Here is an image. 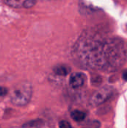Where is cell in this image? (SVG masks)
Segmentation results:
<instances>
[{"instance_id": "cell-1", "label": "cell", "mask_w": 127, "mask_h": 128, "mask_svg": "<svg viewBox=\"0 0 127 128\" xmlns=\"http://www.w3.org/2000/svg\"><path fill=\"white\" fill-rule=\"evenodd\" d=\"M123 47L116 42L103 41L95 39L91 35H82L74 46L73 54L78 61L86 66L94 68H106L110 67L118 58L124 55Z\"/></svg>"}, {"instance_id": "cell-2", "label": "cell", "mask_w": 127, "mask_h": 128, "mask_svg": "<svg viewBox=\"0 0 127 128\" xmlns=\"http://www.w3.org/2000/svg\"><path fill=\"white\" fill-rule=\"evenodd\" d=\"M32 95L31 84L27 81L17 84L13 89L10 99V102L17 106L27 105L31 100Z\"/></svg>"}, {"instance_id": "cell-3", "label": "cell", "mask_w": 127, "mask_h": 128, "mask_svg": "<svg viewBox=\"0 0 127 128\" xmlns=\"http://www.w3.org/2000/svg\"><path fill=\"white\" fill-rule=\"evenodd\" d=\"M113 92V88L109 86L100 88L91 97L89 100L90 105L92 106H97L99 105H101L112 97Z\"/></svg>"}, {"instance_id": "cell-4", "label": "cell", "mask_w": 127, "mask_h": 128, "mask_svg": "<svg viewBox=\"0 0 127 128\" xmlns=\"http://www.w3.org/2000/svg\"><path fill=\"white\" fill-rule=\"evenodd\" d=\"M85 76L82 73H74L70 76V85L73 88H79L84 85Z\"/></svg>"}, {"instance_id": "cell-5", "label": "cell", "mask_w": 127, "mask_h": 128, "mask_svg": "<svg viewBox=\"0 0 127 128\" xmlns=\"http://www.w3.org/2000/svg\"><path fill=\"white\" fill-rule=\"evenodd\" d=\"M24 128H52L49 122L42 119H37L30 122L24 125Z\"/></svg>"}, {"instance_id": "cell-6", "label": "cell", "mask_w": 127, "mask_h": 128, "mask_svg": "<svg viewBox=\"0 0 127 128\" xmlns=\"http://www.w3.org/2000/svg\"><path fill=\"white\" fill-rule=\"evenodd\" d=\"M53 72L58 76H67L70 72V68L67 64H57L53 68Z\"/></svg>"}, {"instance_id": "cell-7", "label": "cell", "mask_w": 127, "mask_h": 128, "mask_svg": "<svg viewBox=\"0 0 127 128\" xmlns=\"http://www.w3.org/2000/svg\"><path fill=\"white\" fill-rule=\"evenodd\" d=\"M71 118L76 122H82L86 117V114L80 110H74L71 112Z\"/></svg>"}, {"instance_id": "cell-8", "label": "cell", "mask_w": 127, "mask_h": 128, "mask_svg": "<svg viewBox=\"0 0 127 128\" xmlns=\"http://www.w3.org/2000/svg\"><path fill=\"white\" fill-rule=\"evenodd\" d=\"M25 1H16V0H7L4 1V3L7 4L10 7L15 8H23V4Z\"/></svg>"}, {"instance_id": "cell-9", "label": "cell", "mask_w": 127, "mask_h": 128, "mask_svg": "<svg viewBox=\"0 0 127 128\" xmlns=\"http://www.w3.org/2000/svg\"><path fill=\"white\" fill-rule=\"evenodd\" d=\"M36 3H37V2L34 1V0H26V1L24 2L23 8H30L33 7Z\"/></svg>"}, {"instance_id": "cell-10", "label": "cell", "mask_w": 127, "mask_h": 128, "mask_svg": "<svg viewBox=\"0 0 127 128\" xmlns=\"http://www.w3.org/2000/svg\"><path fill=\"white\" fill-rule=\"evenodd\" d=\"M88 128H99L100 127V123L97 121H91L88 124Z\"/></svg>"}, {"instance_id": "cell-11", "label": "cell", "mask_w": 127, "mask_h": 128, "mask_svg": "<svg viewBox=\"0 0 127 128\" xmlns=\"http://www.w3.org/2000/svg\"><path fill=\"white\" fill-rule=\"evenodd\" d=\"M59 128H72L71 124L67 121H61L59 122Z\"/></svg>"}, {"instance_id": "cell-12", "label": "cell", "mask_w": 127, "mask_h": 128, "mask_svg": "<svg viewBox=\"0 0 127 128\" xmlns=\"http://www.w3.org/2000/svg\"><path fill=\"white\" fill-rule=\"evenodd\" d=\"M7 88L0 86V97H3L4 95H6L7 94Z\"/></svg>"}, {"instance_id": "cell-13", "label": "cell", "mask_w": 127, "mask_h": 128, "mask_svg": "<svg viewBox=\"0 0 127 128\" xmlns=\"http://www.w3.org/2000/svg\"><path fill=\"white\" fill-rule=\"evenodd\" d=\"M123 79L124 80H126L127 81V70H125L124 71V73H123Z\"/></svg>"}, {"instance_id": "cell-14", "label": "cell", "mask_w": 127, "mask_h": 128, "mask_svg": "<svg viewBox=\"0 0 127 128\" xmlns=\"http://www.w3.org/2000/svg\"></svg>"}, {"instance_id": "cell-15", "label": "cell", "mask_w": 127, "mask_h": 128, "mask_svg": "<svg viewBox=\"0 0 127 128\" xmlns=\"http://www.w3.org/2000/svg\"></svg>"}]
</instances>
